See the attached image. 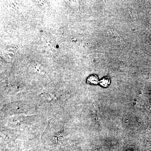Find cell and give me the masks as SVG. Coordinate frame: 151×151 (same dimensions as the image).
Wrapping results in <instances>:
<instances>
[{
	"label": "cell",
	"instance_id": "cell-1",
	"mask_svg": "<svg viewBox=\"0 0 151 151\" xmlns=\"http://www.w3.org/2000/svg\"><path fill=\"white\" fill-rule=\"evenodd\" d=\"M100 85L103 87H107L111 83V79L108 77H105L100 81Z\"/></svg>",
	"mask_w": 151,
	"mask_h": 151
},
{
	"label": "cell",
	"instance_id": "cell-2",
	"mask_svg": "<svg viewBox=\"0 0 151 151\" xmlns=\"http://www.w3.org/2000/svg\"><path fill=\"white\" fill-rule=\"evenodd\" d=\"M87 80L88 82L92 84H97L98 83V78L97 76H92L88 78Z\"/></svg>",
	"mask_w": 151,
	"mask_h": 151
}]
</instances>
